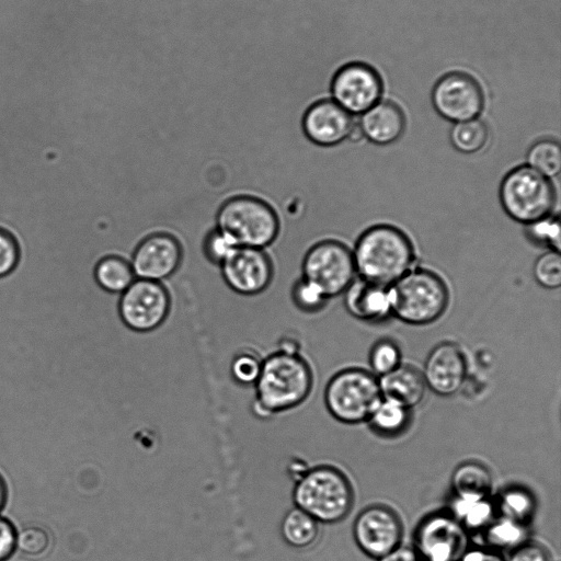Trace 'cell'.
<instances>
[{
  "label": "cell",
  "mask_w": 561,
  "mask_h": 561,
  "mask_svg": "<svg viewBox=\"0 0 561 561\" xmlns=\"http://www.w3.org/2000/svg\"><path fill=\"white\" fill-rule=\"evenodd\" d=\"M352 252L359 277L383 286L398 280L412 268L415 260L414 247L408 234L388 224L366 229Z\"/></svg>",
  "instance_id": "obj_2"
},
{
  "label": "cell",
  "mask_w": 561,
  "mask_h": 561,
  "mask_svg": "<svg viewBox=\"0 0 561 561\" xmlns=\"http://www.w3.org/2000/svg\"><path fill=\"white\" fill-rule=\"evenodd\" d=\"M419 558L420 557L415 549L400 545L378 561H419Z\"/></svg>",
  "instance_id": "obj_41"
},
{
  "label": "cell",
  "mask_w": 561,
  "mask_h": 561,
  "mask_svg": "<svg viewBox=\"0 0 561 561\" xmlns=\"http://www.w3.org/2000/svg\"><path fill=\"white\" fill-rule=\"evenodd\" d=\"M262 359L252 351H242L234 355L230 365L232 378L242 386L254 385L259 378Z\"/></svg>",
  "instance_id": "obj_36"
},
{
  "label": "cell",
  "mask_w": 561,
  "mask_h": 561,
  "mask_svg": "<svg viewBox=\"0 0 561 561\" xmlns=\"http://www.w3.org/2000/svg\"><path fill=\"white\" fill-rule=\"evenodd\" d=\"M506 561H551L549 552L545 547L526 541L511 550Z\"/></svg>",
  "instance_id": "obj_38"
},
{
  "label": "cell",
  "mask_w": 561,
  "mask_h": 561,
  "mask_svg": "<svg viewBox=\"0 0 561 561\" xmlns=\"http://www.w3.org/2000/svg\"><path fill=\"white\" fill-rule=\"evenodd\" d=\"M216 227L231 237L238 247L265 250L279 233V218L264 199L236 195L219 206Z\"/></svg>",
  "instance_id": "obj_5"
},
{
  "label": "cell",
  "mask_w": 561,
  "mask_h": 561,
  "mask_svg": "<svg viewBox=\"0 0 561 561\" xmlns=\"http://www.w3.org/2000/svg\"><path fill=\"white\" fill-rule=\"evenodd\" d=\"M95 283L110 294L121 295L136 279L129 261L122 255L108 254L94 266Z\"/></svg>",
  "instance_id": "obj_21"
},
{
  "label": "cell",
  "mask_w": 561,
  "mask_h": 561,
  "mask_svg": "<svg viewBox=\"0 0 561 561\" xmlns=\"http://www.w3.org/2000/svg\"><path fill=\"white\" fill-rule=\"evenodd\" d=\"M467 362L462 350L453 342L436 345L427 355L423 379L425 386L442 397L455 394L463 385Z\"/></svg>",
  "instance_id": "obj_17"
},
{
  "label": "cell",
  "mask_w": 561,
  "mask_h": 561,
  "mask_svg": "<svg viewBox=\"0 0 561 561\" xmlns=\"http://www.w3.org/2000/svg\"><path fill=\"white\" fill-rule=\"evenodd\" d=\"M432 101L442 117L455 123L477 118L484 103L480 84L463 72L442 77L433 89Z\"/></svg>",
  "instance_id": "obj_12"
},
{
  "label": "cell",
  "mask_w": 561,
  "mask_h": 561,
  "mask_svg": "<svg viewBox=\"0 0 561 561\" xmlns=\"http://www.w3.org/2000/svg\"><path fill=\"white\" fill-rule=\"evenodd\" d=\"M301 277L318 287L329 299L343 294L355 279L353 252L337 240L313 244L301 263Z\"/></svg>",
  "instance_id": "obj_8"
},
{
  "label": "cell",
  "mask_w": 561,
  "mask_h": 561,
  "mask_svg": "<svg viewBox=\"0 0 561 561\" xmlns=\"http://www.w3.org/2000/svg\"><path fill=\"white\" fill-rule=\"evenodd\" d=\"M290 296L297 309L308 313L321 310L329 300L318 287L302 277L293 285Z\"/></svg>",
  "instance_id": "obj_35"
},
{
  "label": "cell",
  "mask_w": 561,
  "mask_h": 561,
  "mask_svg": "<svg viewBox=\"0 0 561 561\" xmlns=\"http://www.w3.org/2000/svg\"><path fill=\"white\" fill-rule=\"evenodd\" d=\"M171 307L169 291L162 283L136 278L119 295L118 314L131 331L147 333L159 328Z\"/></svg>",
  "instance_id": "obj_9"
},
{
  "label": "cell",
  "mask_w": 561,
  "mask_h": 561,
  "mask_svg": "<svg viewBox=\"0 0 561 561\" xmlns=\"http://www.w3.org/2000/svg\"><path fill=\"white\" fill-rule=\"evenodd\" d=\"M353 500L348 479L331 466L306 469L293 489L295 507L306 512L318 523L341 522L350 513Z\"/></svg>",
  "instance_id": "obj_3"
},
{
  "label": "cell",
  "mask_w": 561,
  "mask_h": 561,
  "mask_svg": "<svg viewBox=\"0 0 561 561\" xmlns=\"http://www.w3.org/2000/svg\"><path fill=\"white\" fill-rule=\"evenodd\" d=\"M313 385L309 364L297 350L283 348L262 359L255 387L259 415H273L294 409L306 401Z\"/></svg>",
  "instance_id": "obj_1"
},
{
  "label": "cell",
  "mask_w": 561,
  "mask_h": 561,
  "mask_svg": "<svg viewBox=\"0 0 561 561\" xmlns=\"http://www.w3.org/2000/svg\"><path fill=\"white\" fill-rule=\"evenodd\" d=\"M343 294L346 310L358 320L378 322L391 313L389 286L358 277Z\"/></svg>",
  "instance_id": "obj_18"
},
{
  "label": "cell",
  "mask_w": 561,
  "mask_h": 561,
  "mask_svg": "<svg viewBox=\"0 0 561 561\" xmlns=\"http://www.w3.org/2000/svg\"><path fill=\"white\" fill-rule=\"evenodd\" d=\"M410 420V410L390 400L382 399L368 422L374 431L385 436L401 433Z\"/></svg>",
  "instance_id": "obj_27"
},
{
  "label": "cell",
  "mask_w": 561,
  "mask_h": 561,
  "mask_svg": "<svg viewBox=\"0 0 561 561\" xmlns=\"http://www.w3.org/2000/svg\"><path fill=\"white\" fill-rule=\"evenodd\" d=\"M391 313L404 323L425 325L447 309L449 290L444 279L427 268H411L389 286Z\"/></svg>",
  "instance_id": "obj_4"
},
{
  "label": "cell",
  "mask_w": 561,
  "mask_h": 561,
  "mask_svg": "<svg viewBox=\"0 0 561 561\" xmlns=\"http://www.w3.org/2000/svg\"><path fill=\"white\" fill-rule=\"evenodd\" d=\"M382 399L393 401L411 410L424 398L425 382L414 367L400 365L387 375L378 377Z\"/></svg>",
  "instance_id": "obj_20"
},
{
  "label": "cell",
  "mask_w": 561,
  "mask_h": 561,
  "mask_svg": "<svg viewBox=\"0 0 561 561\" xmlns=\"http://www.w3.org/2000/svg\"><path fill=\"white\" fill-rule=\"evenodd\" d=\"M358 127L370 142L386 146L397 141L405 128L401 108L389 101L376 103L363 113Z\"/></svg>",
  "instance_id": "obj_19"
},
{
  "label": "cell",
  "mask_w": 561,
  "mask_h": 561,
  "mask_svg": "<svg viewBox=\"0 0 561 561\" xmlns=\"http://www.w3.org/2000/svg\"><path fill=\"white\" fill-rule=\"evenodd\" d=\"M495 505L489 497L456 496L451 515L468 530H483L495 517Z\"/></svg>",
  "instance_id": "obj_23"
},
{
  "label": "cell",
  "mask_w": 561,
  "mask_h": 561,
  "mask_svg": "<svg viewBox=\"0 0 561 561\" xmlns=\"http://www.w3.org/2000/svg\"><path fill=\"white\" fill-rule=\"evenodd\" d=\"M526 165L541 175L552 179L561 171V147L557 140L540 139L526 153Z\"/></svg>",
  "instance_id": "obj_28"
},
{
  "label": "cell",
  "mask_w": 561,
  "mask_h": 561,
  "mask_svg": "<svg viewBox=\"0 0 561 561\" xmlns=\"http://www.w3.org/2000/svg\"><path fill=\"white\" fill-rule=\"evenodd\" d=\"M499 198L508 217L527 226L551 215L557 196L551 180L525 164L505 174Z\"/></svg>",
  "instance_id": "obj_6"
},
{
  "label": "cell",
  "mask_w": 561,
  "mask_h": 561,
  "mask_svg": "<svg viewBox=\"0 0 561 561\" xmlns=\"http://www.w3.org/2000/svg\"><path fill=\"white\" fill-rule=\"evenodd\" d=\"M494 505L500 516L526 525L533 518L536 511L534 495L519 486L508 488L503 491Z\"/></svg>",
  "instance_id": "obj_26"
},
{
  "label": "cell",
  "mask_w": 561,
  "mask_h": 561,
  "mask_svg": "<svg viewBox=\"0 0 561 561\" xmlns=\"http://www.w3.org/2000/svg\"><path fill=\"white\" fill-rule=\"evenodd\" d=\"M21 260V247L15 236L0 227V278L12 274Z\"/></svg>",
  "instance_id": "obj_37"
},
{
  "label": "cell",
  "mask_w": 561,
  "mask_h": 561,
  "mask_svg": "<svg viewBox=\"0 0 561 561\" xmlns=\"http://www.w3.org/2000/svg\"><path fill=\"white\" fill-rule=\"evenodd\" d=\"M467 541V530L450 513L427 516L415 531V550L425 561H458Z\"/></svg>",
  "instance_id": "obj_10"
},
{
  "label": "cell",
  "mask_w": 561,
  "mask_h": 561,
  "mask_svg": "<svg viewBox=\"0 0 561 561\" xmlns=\"http://www.w3.org/2000/svg\"><path fill=\"white\" fill-rule=\"evenodd\" d=\"M128 261L136 278L161 283L178 271L182 247L172 234L153 232L139 241Z\"/></svg>",
  "instance_id": "obj_14"
},
{
  "label": "cell",
  "mask_w": 561,
  "mask_h": 561,
  "mask_svg": "<svg viewBox=\"0 0 561 561\" xmlns=\"http://www.w3.org/2000/svg\"><path fill=\"white\" fill-rule=\"evenodd\" d=\"M331 91L336 102L350 114H363L376 103L382 93L380 77L370 66L352 62L334 75Z\"/></svg>",
  "instance_id": "obj_13"
},
{
  "label": "cell",
  "mask_w": 561,
  "mask_h": 561,
  "mask_svg": "<svg viewBox=\"0 0 561 561\" xmlns=\"http://www.w3.org/2000/svg\"><path fill=\"white\" fill-rule=\"evenodd\" d=\"M451 486L456 496L488 497L492 489V476L485 466L467 461L454 470Z\"/></svg>",
  "instance_id": "obj_22"
},
{
  "label": "cell",
  "mask_w": 561,
  "mask_h": 561,
  "mask_svg": "<svg viewBox=\"0 0 561 561\" xmlns=\"http://www.w3.org/2000/svg\"><path fill=\"white\" fill-rule=\"evenodd\" d=\"M8 499V486L3 476L0 473V513L4 508Z\"/></svg>",
  "instance_id": "obj_42"
},
{
  "label": "cell",
  "mask_w": 561,
  "mask_h": 561,
  "mask_svg": "<svg viewBox=\"0 0 561 561\" xmlns=\"http://www.w3.org/2000/svg\"><path fill=\"white\" fill-rule=\"evenodd\" d=\"M348 112L332 100L311 104L301 118L306 138L320 147H332L348 138L354 127Z\"/></svg>",
  "instance_id": "obj_16"
},
{
  "label": "cell",
  "mask_w": 561,
  "mask_h": 561,
  "mask_svg": "<svg viewBox=\"0 0 561 561\" xmlns=\"http://www.w3.org/2000/svg\"><path fill=\"white\" fill-rule=\"evenodd\" d=\"M488 137V127L479 118L455 123L449 134L453 147L461 153L480 151L485 146Z\"/></svg>",
  "instance_id": "obj_29"
},
{
  "label": "cell",
  "mask_w": 561,
  "mask_h": 561,
  "mask_svg": "<svg viewBox=\"0 0 561 561\" xmlns=\"http://www.w3.org/2000/svg\"><path fill=\"white\" fill-rule=\"evenodd\" d=\"M533 274L536 282L547 288L556 289L561 285V256L560 252L548 250L537 257Z\"/></svg>",
  "instance_id": "obj_30"
},
{
  "label": "cell",
  "mask_w": 561,
  "mask_h": 561,
  "mask_svg": "<svg viewBox=\"0 0 561 561\" xmlns=\"http://www.w3.org/2000/svg\"><path fill=\"white\" fill-rule=\"evenodd\" d=\"M381 400L378 378L359 368L336 373L324 389L328 411L344 424L368 421Z\"/></svg>",
  "instance_id": "obj_7"
},
{
  "label": "cell",
  "mask_w": 561,
  "mask_h": 561,
  "mask_svg": "<svg viewBox=\"0 0 561 561\" xmlns=\"http://www.w3.org/2000/svg\"><path fill=\"white\" fill-rule=\"evenodd\" d=\"M353 535L365 554L379 560L401 545L403 526L393 510L371 505L355 518Z\"/></svg>",
  "instance_id": "obj_11"
},
{
  "label": "cell",
  "mask_w": 561,
  "mask_h": 561,
  "mask_svg": "<svg viewBox=\"0 0 561 561\" xmlns=\"http://www.w3.org/2000/svg\"><path fill=\"white\" fill-rule=\"evenodd\" d=\"M369 364L378 377L389 374L401 365L399 346L388 339L378 341L370 351Z\"/></svg>",
  "instance_id": "obj_31"
},
{
  "label": "cell",
  "mask_w": 561,
  "mask_h": 561,
  "mask_svg": "<svg viewBox=\"0 0 561 561\" xmlns=\"http://www.w3.org/2000/svg\"><path fill=\"white\" fill-rule=\"evenodd\" d=\"M221 277L237 294L253 296L271 284L274 267L263 249L239 247L220 266Z\"/></svg>",
  "instance_id": "obj_15"
},
{
  "label": "cell",
  "mask_w": 561,
  "mask_h": 561,
  "mask_svg": "<svg viewBox=\"0 0 561 561\" xmlns=\"http://www.w3.org/2000/svg\"><path fill=\"white\" fill-rule=\"evenodd\" d=\"M16 528L8 518L0 516V561H7L15 551Z\"/></svg>",
  "instance_id": "obj_39"
},
{
  "label": "cell",
  "mask_w": 561,
  "mask_h": 561,
  "mask_svg": "<svg viewBox=\"0 0 561 561\" xmlns=\"http://www.w3.org/2000/svg\"><path fill=\"white\" fill-rule=\"evenodd\" d=\"M280 535L293 548L312 546L319 536V523L298 507L289 510L280 522Z\"/></svg>",
  "instance_id": "obj_24"
},
{
  "label": "cell",
  "mask_w": 561,
  "mask_h": 561,
  "mask_svg": "<svg viewBox=\"0 0 561 561\" xmlns=\"http://www.w3.org/2000/svg\"><path fill=\"white\" fill-rule=\"evenodd\" d=\"M49 546V533L42 527L30 526L16 531L15 550L27 557H39Z\"/></svg>",
  "instance_id": "obj_34"
},
{
  "label": "cell",
  "mask_w": 561,
  "mask_h": 561,
  "mask_svg": "<svg viewBox=\"0 0 561 561\" xmlns=\"http://www.w3.org/2000/svg\"><path fill=\"white\" fill-rule=\"evenodd\" d=\"M238 244L217 227L210 229L203 240V253L208 261L220 266L237 249Z\"/></svg>",
  "instance_id": "obj_33"
},
{
  "label": "cell",
  "mask_w": 561,
  "mask_h": 561,
  "mask_svg": "<svg viewBox=\"0 0 561 561\" xmlns=\"http://www.w3.org/2000/svg\"><path fill=\"white\" fill-rule=\"evenodd\" d=\"M458 561H506L496 550L492 548L473 547L467 548Z\"/></svg>",
  "instance_id": "obj_40"
},
{
  "label": "cell",
  "mask_w": 561,
  "mask_h": 561,
  "mask_svg": "<svg viewBox=\"0 0 561 561\" xmlns=\"http://www.w3.org/2000/svg\"><path fill=\"white\" fill-rule=\"evenodd\" d=\"M526 233L535 243L545 245L549 250L560 252V219L558 215H549L526 226Z\"/></svg>",
  "instance_id": "obj_32"
},
{
  "label": "cell",
  "mask_w": 561,
  "mask_h": 561,
  "mask_svg": "<svg viewBox=\"0 0 561 561\" xmlns=\"http://www.w3.org/2000/svg\"><path fill=\"white\" fill-rule=\"evenodd\" d=\"M483 534L485 541L490 548L494 550H513L528 541V530L526 524H522L502 516L494 518L483 529Z\"/></svg>",
  "instance_id": "obj_25"
}]
</instances>
